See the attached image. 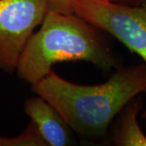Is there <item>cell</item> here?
Returning a JSON list of instances; mask_svg holds the SVG:
<instances>
[{
    "instance_id": "1",
    "label": "cell",
    "mask_w": 146,
    "mask_h": 146,
    "mask_svg": "<svg viewBox=\"0 0 146 146\" xmlns=\"http://www.w3.org/2000/svg\"><path fill=\"white\" fill-rule=\"evenodd\" d=\"M32 90L57 108L74 133L100 140L121 110L146 92V64L119 67L106 82L90 85L67 80L52 69Z\"/></svg>"
},
{
    "instance_id": "2",
    "label": "cell",
    "mask_w": 146,
    "mask_h": 146,
    "mask_svg": "<svg viewBox=\"0 0 146 146\" xmlns=\"http://www.w3.org/2000/svg\"><path fill=\"white\" fill-rule=\"evenodd\" d=\"M70 61L88 62L104 72L121 67L105 32L75 13L48 11L21 54L16 69L18 76L33 85L55 63Z\"/></svg>"
},
{
    "instance_id": "3",
    "label": "cell",
    "mask_w": 146,
    "mask_h": 146,
    "mask_svg": "<svg viewBox=\"0 0 146 146\" xmlns=\"http://www.w3.org/2000/svg\"><path fill=\"white\" fill-rule=\"evenodd\" d=\"M74 13L115 37L146 64V4L127 6L108 0H76Z\"/></svg>"
},
{
    "instance_id": "4",
    "label": "cell",
    "mask_w": 146,
    "mask_h": 146,
    "mask_svg": "<svg viewBox=\"0 0 146 146\" xmlns=\"http://www.w3.org/2000/svg\"><path fill=\"white\" fill-rule=\"evenodd\" d=\"M48 11V0H0V70H16L25 47Z\"/></svg>"
},
{
    "instance_id": "5",
    "label": "cell",
    "mask_w": 146,
    "mask_h": 146,
    "mask_svg": "<svg viewBox=\"0 0 146 146\" xmlns=\"http://www.w3.org/2000/svg\"><path fill=\"white\" fill-rule=\"evenodd\" d=\"M25 112L34 123L47 146L73 145L74 131L57 108L37 95L25 102Z\"/></svg>"
},
{
    "instance_id": "6",
    "label": "cell",
    "mask_w": 146,
    "mask_h": 146,
    "mask_svg": "<svg viewBox=\"0 0 146 146\" xmlns=\"http://www.w3.org/2000/svg\"><path fill=\"white\" fill-rule=\"evenodd\" d=\"M142 106V101L137 96L121 110L111 135L114 145L146 146V135L138 123Z\"/></svg>"
},
{
    "instance_id": "7",
    "label": "cell",
    "mask_w": 146,
    "mask_h": 146,
    "mask_svg": "<svg viewBox=\"0 0 146 146\" xmlns=\"http://www.w3.org/2000/svg\"><path fill=\"white\" fill-rule=\"evenodd\" d=\"M0 146H47L46 141L30 121L27 128L20 135L12 137L0 136Z\"/></svg>"
},
{
    "instance_id": "8",
    "label": "cell",
    "mask_w": 146,
    "mask_h": 146,
    "mask_svg": "<svg viewBox=\"0 0 146 146\" xmlns=\"http://www.w3.org/2000/svg\"><path fill=\"white\" fill-rule=\"evenodd\" d=\"M76 0H48V9L50 11L71 14L74 13L73 5Z\"/></svg>"
},
{
    "instance_id": "9",
    "label": "cell",
    "mask_w": 146,
    "mask_h": 146,
    "mask_svg": "<svg viewBox=\"0 0 146 146\" xmlns=\"http://www.w3.org/2000/svg\"><path fill=\"white\" fill-rule=\"evenodd\" d=\"M110 2H113L118 4H122V5L127 6H142L146 4V0H108Z\"/></svg>"
},
{
    "instance_id": "10",
    "label": "cell",
    "mask_w": 146,
    "mask_h": 146,
    "mask_svg": "<svg viewBox=\"0 0 146 146\" xmlns=\"http://www.w3.org/2000/svg\"><path fill=\"white\" fill-rule=\"evenodd\" d=\"M141 118L142 119H146V110L142 113V115H141Z\"/></svg>"
}]
</instances>
